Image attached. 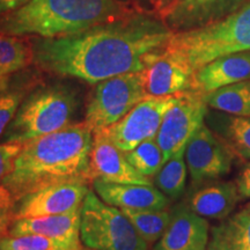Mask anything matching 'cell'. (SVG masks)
Returning <instances> with one entry per match:
<instances>
[{
    "mask_svg": "<svg viewBox=\"0 0 250 250\" xmlns=\"http://www.w3.org/2000/svg\"><path fill=\"white\" fill-rule=\"evenodd\" d=\"M161 17L139 9L121 20L71 35L41 39L34 62L48 73L88 83L143 72L173 36Z\"/></svg>",
    "mask_w": 250,
    "mask_h": 250,
    "instance_id": "cell-1",
    "label": "cell"
},
{
    "mask_svg": "<svg viewBox=\"0 0 250 250\" xmlns=\"http://www.w3.org/2000/svg\"><path fill=\"white\" fill-rule=\"evenodd\" d=\"M94 134L83 123L70 124L56 132L24 143L14 169L2 184L15 201L56 184L90 183L89 156Z\"/></svg>",
    "mask_w": 250,
    "mask_h": 250,
    "instance_id": "cell-2",
    "label": "cell"
},
{
    "mask_svg": "<svg viewBox=\"0 0 250 250\" xmlns=\"http://www.w3.org/2000/svg\"><path fill=\"white\" fill-rule=\"evenodd\" d=\"M139 9L122 0H30L0 15V33L55 39L121 20Z\"/></svg>",
    "mask_w": 250,
    "mask_h": 250,
    "instance_id": "cell-3",
    "label": "cell"
},
{
    "mask_svg": "<svg viewBox=\"0 0 250 250\" xmlns=\"http://www.w3.org/2000/svg\"><path fill=\"white\" fill-rule=\"evenodd\" d=\"M166 50L193 73L221 57L250 50V0L226 18L197 29L174 33Z\"/></svg>",
    "mask_w": 250,
    "mask_h": 250,
    "instance_id": "cell-4",
    "label": "cell"
},
{
    "mask_svg": "<svg viewBox=\"0 0 250 250\" xmlns=\"http://www.w3.org/2000/svg\"><path fill=\"white\" fill-rule=\"evenodd\" d=\"M76 94L62 85L43 87L28 95L5 131V142H21L56 132L70 125L77 111Z\"/></svg>",
    "mask_w": 250,
    "mask_h": 250,
    "instance_id": "cell-5",
    "label": "cell"
},
{
    "mask_svg": "<svg viewBox=\"0 0 250 250\" xmlns=\"http://www.w3.org/2000/svg\"><path fill=\"white\" fill-rule=\"evenodd\" d=\"M80 239L92 250H148L126 215L90 190L80 208Z\"/></svg>",
    "mask_w": 250,
    "mask_h": 250,
    "instance_id": "cell-6",
    "label": "cell"
},
{
    "mask_svg": "<svg viewBox=\"0 0 250 250\" xmlns=\"http://www.w3.org/2000/svg\"><path fill=\"white\" fill-rule=\"evenodd\" d=\"M146 96L143 72L100 81L86 107L83 123L93 134L101 132L122 120Z\"/></svg>",
    "mask_w": 250,
    "mask_h": 250,
    "instance_id": "cell-7",
    "label": "cell"
},
{
    "mask_svg": "<svg viewBox=\"0 0 250 250\" xmlns=\"http://www.w3.org/2000/svg\"><path fill=\"white\" fill-rule=\"evenodd\" d=\"M208 103L203 93L186 90L175 94V101L166 111L155 140L160 146L165 162L171 156L186 152L193 133L204 124Z\"/></svg>",
    "mask_w": 250,
    "mask_h": 250,
    "instance_id": "cell-8",
    "label": "cell"
},
{
    "mask_svg": "<svg viewBox=\"0 0 250 250\" xmlns=\"http://www.w3.org/2000/svg\"><path fill=\"white\" fill-rule=\"evenodd\" d=\"M174 101L175 95L146 96L122 120L101 132L123 152L132 151L145 140L155 138Z\"/></svg>",
    "mask_w": 250,
    "mask_h": 250,
    "instance_id": "cell-9",
    "label": "cell"
},
{
    "mask_svg": "<svg viewBox=\"0 0 250 250\" xmlns=\"http://www.w3.org/2000/svg\"><path fill=\"white\" fill-rule=\"evenodd\" d=\"M233 151L226 143L206 126L201 125L187 144L186 162L192 182L217 179L229 173Z\"/></svg>",
    "mask_w": 250,
    "mask_h": 250,
    "instance_id": "cell-10",
    "label": "cell"
},
{
    "mask_svg": "<svg viewBox=\"0 0 250 250\" xmlns=\"http://www.w3.org/2000/svg\"><path fill=\"white\" fill-rule=\"evenodd\" d=\"M88 184L70 182L56 184L26 195L15 203L13 221L65 213L80 208L88 193Z\"/></svg>",
    "mask_w": 250,
    "mask_h": 250,
    "instance_id": "cell-11",
    "label": "cell"
},
{
    "mask_svg": "<svg viewBox=\"0 0 250 250\" xmlns=\"http://www.w3.org/2000/svg\"><path fill=\"white\" fill-rule=\"evenodd\" d=\"M89 175L92 182L101 180L110 183L153 186L152 180L140 174L127 160L125 152L116 147L102 132L94 134Z\"/></svg>",
    "mask_w": 250,
    "mask_h": 250,
    "instance_id": "cell-12",
    "label": "cell"
},
{
    "mask_svg": "<svg viewBox=\"0 0 250 250\" xmlns=\"http://www.w3.org/2000/svg\"><path fill=\"white\" fill-rule=\"evenodd\" d=\"M248 0H175L160 17L173 33L197 29L232 14Z\"/></svg>",
    "mask_w": 250,
    "mask_h": 250,
    "instance_id": "cell-13",
    "label": "cell"
},
{
    "mask_svg": "<svg viewBox=\"0 0 250 250\" xmlns=\"http://www.w3.org/2000/svg\"><path fill=\"white\" fill-rule=\"evenodd\" d=\"M192 77L186 62L166 48L143 71L147 96H169L191 89Z\"/></svg>",
    "mask_w": 250,
    "mask_h": 250,
    "instance_id": "cell-14",
    "label": "cell"
},
{
    "mask_svg": "<svg viewBox=\"0 0 250 250\" xmlns=\"http://www.w3.org/2000/svg\"><path fill=\"white\" fill-rule=\"evenodd\" d=\"M210 226L208 220L191 208H180L153 250H208Z\"/></svg>",
    "mask_w": 250,
    "mask_h": 250,
    "instance_id": "cell-15",
    "label": "cell"
},
{
    "mask_svg": "<svg viewBox=\"0 0 250 250\" xmlns=\"http://www.w3.org/2000/svg\"><path fill=\"white\" fill-rule=\"evenodd\" d=\"M250 79V50L221 57L198 68L192 77L191 89L208 94L220 87Z\"/></svg>",
    "mask_w": 250,
    "mask_h": 250,
    "instance_id": "cell-16",
    "label": "cell"
},
{
    "mask_svg": "<svg viewBox=\"0 0 250 250\" xmlns=\"http://www.w3.org/2000/svg\"><path fill=\"white\" fill-rule=\"evenodd\" d=\"M93 188L103 202L118 208L165 210L169 204L165 193L153 186L110 183L94 180Z\"/></svg>",
    "mask_w": 250,
    "mask_h": 250,
    "instance_id": "cell-17",
    "label": "cell"
},
{
    "mask_svg": "<svg viewBox=\"0 0 250 250\" xmlns=\"http://www.w3.org/2000/svg\"><path fill=\"white\" fill-rule=\"evenodd\" d=\"M80 208L48 217L17 219L11 224L6 236L34 234L83 245L80 239Z\"/></svg>",
    "mask_w": 250,
    "mask_h": 250,
    "instance_id": "cell-18",
    "label": "cell"
},
{
    "mask_svg": "<svg viewBox=\"0 0 250 250\" xmlns=\"http://www.w3.org/2000/svg\"><path fill=\"white\" fill-rule=\"evenodd\" d=\"M239 198L236 183H215L198 190L190 199L189 208L204 218L224 220L235 208Z\"/></svg>",
    "mask_w": 250,
    "mask_h": 250,
    "instance_id": "cell-19",
    "label": "cell"
},
{
    "mask_svg": "<svg viewBox=\"0 0 250 250\" xmlns=\"http://www.w3.org/2000/svg\"><path fill=\"white\" fill-rule=\"evenodd\" d=\"M208 250H250V208L236 212L212 227Z\"/></svg>",
    "mask_w": 250,
    "mask_h": 250,
    "instance_id": "cell-20",
    "label": "cell"
},
{
    "mask_svg": "<svg viewBox=\"0 0 250 250\" xmlns=\"http://www.w3.org/2000/svg\"><path fill=\"white\" fill-rule=\"evenodd\" d=\"M34 61V45L23 36L0 33V92L8 87L9 78L29 66Z\"/></svg>",
    "mask_w": 250,
    "mask_h": 250,
    "instance_id": "cell-21",
    "label": "cell"
},
{
    "mask_svg": "<svg viewBox=\"0 0 250 250\" xmlns=\"http://www.w3.org/2000/svg\"><path fill=\"white\" fill-rule=\"evenodd\" d=\"M208 107L239 117L250 116V79L204 94Z\"/></svg>",
    "mask_w": 250,
    "mask_h": 250,
    "instance_id": "cell-22",
    "label": "cell"
},
{
    "mask_svg": "<svg viewBox=\"0 0 250 250\" xmlns=\"http://www.w3.org/2000/svg\"><path fill=\"white\" fill-rule=\"evenodd\" d=\"M120 210L148 245L156 242L164 235L171 219V215L165 210H136L126 208Z\"/></svg>",
    "mask_w": 250,
    "mask_h": 250,
    "instance_id": "cell-23",
    "label": "cell"
},
{
    "mask_svg": "<svg viewBox=\"0 0 250 250\" xmlns=\"http://www.w3.org/2000/svg\"><path fill=\"white\" fill-rule=\"evenodd\" d=\"M187 162L184 152L171 156L166 161L154 177L156 188L170 198H177L184 191L187 182Z\"/></svg>",
    "mask_w": 250,
    "mask_h": 250,
    "instance_id": "cell-24",
    "label": "cell"
},
{
    "mask_svg": "<svg viewBox=\"0 0 250 250\" xmlns=\"http://www.w3.org/2000/svg\"><path fill=\"white\" fill-rule=\"evenodd\" d=\"M127 160L139 171L151 179L155 176L165 164L164 154L155 138L147 139L139 144L132 151L126 152Z\"/></svg>",
    "mask_w": 250,
    "mask_h": 250,
    "instance_id": "cell-25",
    "label": "cell"
},
{
    "mask_svg": "<svg viewBox=\"0 0 250 250\" xmlns=\"http://www.w3.org/2000/svg\"><path fill=\"white\" fill-rule=\"evenodd\" d=\"M81 243H72L43 235L2 236L0 250H81Z\"/></svg>",
    "mask_w": 250,
    "mask_h": 250,
    "instance_id": "cell-26",
    "label": "cell"
},
{
    "mask_svg": "<svg viewBox=\"0 0 250 250\" xmlns=\"http://www.w3.org/2000/svg\"><path fill=\"white\" fill-rule=\"evenodd\" d=\"M223 134L233 153L243 160H250V116L226 118Z\"/></svg>",
    "mask_w": 250,
    "mask_h": 250,
    "instance_id": "cell-27",
    "label": "cell"
},
{
    "mask_svg": "<svg viewBox=\"0 0 250 250\" xmlns=\"http://www.w3.org/2000/svg\"><path fill=\"white\" fill-rule=\"evenodd\" d=\"M26 90L8 89L0 92V137L7 130L8 125L14 120L15 115L24 100Z\"/></svg>",
    "mask_w": 250,
    "mask_h": 250,
    "instance_id": "cell-28",
    "label": "cell"
},
{
    "mask_svg": "<svg viewBox=\"0 0 250 250\" xmlns=\"http://www.w3.org/2000/svg\"><path fill=\"white\" fill-rule=\"evenodd\" d=\"M23 147L24 143L21 142L0 143V184L13 171L15 160L22 152Z\"/></svg>",
    "mask_w": 250,
    "mask_h": 250,
    "instance_id": "cell-29",
    "label": "cell"
},
{
    "mask_svg": "<svg viewBox=\"0 0 250 250\" xmlns=\"http://www.w3.org/2000/svg\"><path fill=\"white\" fill-rule=\"evenodd\" d=\"M15 203L17 201L12 192L4 184H0V234L6 233L7 235L9 226L13 223Z\"/></svg>",
    "mask_w": 250,
    "mask_h": 250,
    "instance_id": "cell-30",
    "label": "cell"
},
{
    "mask_svg": "<svg viewBox=\"0 0 250 250\" xmlns=\"http://www.w3.org/2000/svg\"><path fill=\"white\" fill-rule=\"evenodd\" d=\"M236 186L239 188L240 195L250 198V162L237 179Z\"/></svg>",
    "mask_w": 250,
    "mask_h": 250,
    "instance_id": "cell-31",
    "label": "cell"
},
{
    "mask_svg": "<svg viewBox=\"0 0 250 250\" xmlns=\"http://www.w3.org/2000/svg\"><path fill=\"white\" fill-rule=\"evenodd\" d=\"M29 1L30 0H0V15L17 11Z\"/></svg>",
    "mask_w": 250,
    "mask_h": 250,
    "instance_id": "cell-32",
    "label": "cell"
},
{
    "mask_svg": "<svg viewBox=\"0 0 250 250\" xmlns=\"http://www.w3.org/2000/svg\"><path fill=\"white\" fill-rule=\"evenodd\" d=\"M175 1V0H155L154 2V8L156 13L159 14V17L164 13L165 11H167L168 8L170 7L171 4Z\"/></svg>",
    "mask_w": 250,
    "mask_h": 250,
    "instance_id": "cell-33",
    "label": "cell"
},
{
    "mask_svg": "<svg viewBox=\"0 0 250 250\" xmlns=\"http://www.w3.org/2000/svg\"><path fill=\"white\" fill-rule=\"evenodd\" d=\"M149 1H151V2H152V4H153V5H154V2H155V0H149Z\"/></svg>",
    "mask_w": 250,
    "mask_h": 250,
    "instance_id": "cell-34",
    "label": "cell"
},
{
    "mask_svg": "<svg viewBox=\"0 0 250 250\" xmlns=\"http://www.w3.org/2000/svg\"><path fill=\"white\" fill-rule=\"evenodd\" d=\"M247 208H250V203H249V204H248V205H247Z\"/></svg>",
    "mask_w": 250,
    "mask_h": 250,
    "instance_id": "cell-35",
    "label": "cell"
}]
</instances>
